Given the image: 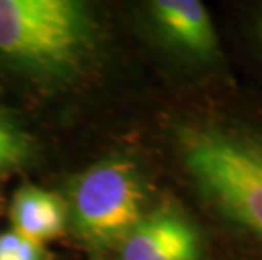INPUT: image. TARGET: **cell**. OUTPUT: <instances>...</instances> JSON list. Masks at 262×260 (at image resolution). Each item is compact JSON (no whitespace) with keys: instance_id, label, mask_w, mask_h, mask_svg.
I'll return each mask as SVG.
<instances>
[{"instance_id":"cell-4","label":"cell","mask_w":262,"mask_h":260,"mask_svg":"<svg viewBox=\"0 0 262 260\" xmlns=\"http://www.w3.org/2000/svg\"><path fill=\"white\" fill-rule=\"evenodd\" d=\"M200 252L196 228L172 209L144 215L120 243L122 260H198Z\"/></svg>"},{"instance_id":"cell-5","label":"cell","mask_w":262,"mask_h":260,"mask_svg":"<svg viewBox=\"0 0 262 260\" xmlns=\"http://www.w3.org/2000/svg\"><path fill=\"white\" fill-rule=\"evenodd\" d=\"M150 14L168 39L194 58H213L219 49L216 32L206 7L198 0H156Z\"/></svg>"},{"instance_id":"cell-1","label":"cell","mask_w":262,"mask_h":260,"mask_svg":"<svg viewBox=\"0 0 262 260\" xmlns=\"http://www.w3.org/2000/svg\"><path fill=\"white\" fill-rule=\"evenodd\" d=\"M90 10L76 0H0V61L41 78L78 73L95 48Z\"/></svg>"},{"instance_id":"cell-2","label":"cell","mask_w":262,"mask_h":260,"mask_svg":"<svg viewBox=\"0 0 262 260\" xmlns=\"http://www.w3.org/2000/svg\"><path fill=\"white\" fill-rule=\"evenodd\" d=\"M181 154L203 195L262 242V130L203 125L185 130Z\"/></svg>"},{"instance_id":"cell-8","label":"cell","mask_w":262,"mask_h":260,"mask_svg":"<svg viewBox=\"0 0 262 260\" xmlns=\"http://www.w3.org/2000/svg\"><path fill=\"white\" fill-rule=\"evenodd\" d=\"M44 245L36 243L10 228L0 233V260H44Z\"/></svg>"},{"instance_id":"cell-7","label":"cell","mask_w":262,"mask_h":260,"mask_svg":"<svg viewBox=\"0 0 262 260\" xmlns=\"http://www.w3.org/2000/svg\"><path fill=\"white\" fill-rule=\"evenodd\" d=\"M34 156L29 134L0 107V171L27 164Z\"/></svg>"},{"instance_id":"cell-3","label":"cell","mask_w":262,"mask_h":260,"mask_svg":"<svg viewBox=\"0 0 262 260\" xmlns=\"http://www.w3.org/2000/svg\"><path fill=\"white\" fill-rule=\"evenodd\" d=\"M144 200L136 166L119 157L105 159L76 179L68 217L76 237L88 245H120L142 220Z\"/></svg>"},{"instance_id":"cell-6","label":"cell","mask_w":262,"mask_h":260,"mask_svg":"<svg viewBox=\"0 0 262 260\" xmlns=\"http://www.w3.org/2000/svg\"><path fill=\"white\" fill-rule=\"evenodd\" d=\"M12 230L44 245L63 233L68 221V208L51 191L37 186H22L10 206Z\"/></svg>"}]
</instances>
